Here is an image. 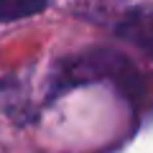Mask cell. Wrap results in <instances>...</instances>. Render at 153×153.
<instances>
[{
	"instance_id": "1",
	"label": "cell",
	"mask_w": 153,
	"mask_h": 153,
	"mask_svg": "<svg viewBox=\"0 0 153 153\" xmlns=\"http://www.w3.org/2000/svg\"><path fill=\"white\" fill-rule=\"evenodd\" d=\"M123 38H128L130 44L140 46L143 51L153 54V8H135L128 13V18L117 28Z\"/></svg>"
},
{
	"instance_id": "2",
	"label": "cell",
	"mask_w": 153,
	"mask_h": 153,
	"mask_svg": "<svg viewBox=\"0 0 153 153\" xmlns=\"http://www.w3.org/2000/svg\"><path fill=\"white\" fill-rule=\"evenodd\" d=\"M51 0H0V23H13L46 10Z\"/></svg>"
}]
</instances>
